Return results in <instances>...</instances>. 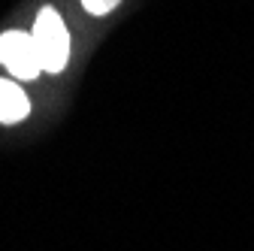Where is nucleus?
<instances>
[{"instance_id": "nucleus-2", "label": "nucleus", "mask_w": 254, "mask_h": 251, "mask_svg": "<svg viewBox=\"0 0 254 251\" xmlns=\"http://www.w3.org/2000/svg\"><path fill=\"white\" fill-rule=\"evenodd\" d=\"M0 64L18 82L37 79L43 73V64H40L34 34H24V30H6V34H0Z\"/></svg>"}, {"instance_id": "nucleus-4", "label": "nucleus", "mask_w": 254, "mask_h": 251, "mask_svg": "<svg viewBox=\"0 0 254 251\" xmlns=\"http://www.w3.org/2000/svg\"><path fill=\"white\" fill-rule=\"evenodd\" d=\"M118 3H121V0H82L85 12H91V15H109Z\"/></svg>"}, {"instance_id": "nucleus-3", "label": "nucleus", "mask_w": 254, "mask_h": 251, "mask_svg": "<svg viewBox=\"0 0 254 251\" xmlns=\"http://www.w3.org/2000/svg\"><path fill=\"white\" fill-rule=\"evenodd\" d=\"M27 112L30 100L21 85H15L12 79H0V124H18L21 118H27Z\"/></svg>"}, {"instance_id": "nucleus-1", "label": "nucleus", "mask_w": 254, "mask_h": 251, "mask_svg": "<svg viewBox=\"0 0 254 251\" xmlns=\"http://www.w3.org/2000/svg\"><path fill=\"white\" fill-rule=\"evenodd\" d=\"M34 43L40 52V64L46 73H64L70 61V34L67 24H64L61 12L46 6L40 9L37 21H34Z\"/></svg>"}]
</instances>
